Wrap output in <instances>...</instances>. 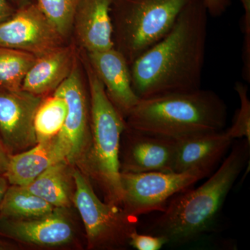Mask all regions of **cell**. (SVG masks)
Listing matches in <instances>:
<instances>
[{"mask_svg": "<svg viewBox=\"0 0 250 250\" xmlns=\"http://www.w3.org/2000/svg\"><path fill=\"white\" fill-rule=\"evenodd\" d=\"M208 15L203 0H192L167 35L130 65L141 100L202 88Z\"/></svg>", "mask_w": 250, "mask_h": 250, "instance_id": "6da1fadb", "label": "cell"}, {"mask_svg": "<svg viewBox=\"0 0 250 250\" xmlns=\"http://www.w3.org/2000/svg\"><path fill=\"white\" fill-rule=\"evenodd\" d=\"M73 177V204L84 225L88 249H125L131 233L137 231V217L127 214L119 206L102 202L82 170L74 167Z\"/></svg>", "mask_w": 250, "mask_h": 250, "instance_id": "8992f818", "label": "cell"}, {"mask_svg": "<svg viewBox=\"0 0 250 250\" xmlns=\"http://www.w3.org/2000/svg\"><path fill=\"white\" fill-rule=\"evenodd\" d=\"M233 141L225 130L177 140L174 172L200 169L210 173L228 152Z\"/></svg>", "mask_w": 250, "mask_h": 250, "instance_id": "2e32d148", "label": "cell"}, {"mask_svg": "<svg viewBox=\"0 0 250 250\" xmlns=\"http://www.w3.org/2000/svg\"><path fill=\"white\" fill-rule=\"evenodd\" d=\"M67 209L55 208L48 214L26 220L0 218V236L42 248L67 246L76 233Z\"/></svg>", "mask_w": 250, "mask_h": 250, "instance_id": "7c38bea8", "label": "cell"}, {"mask_svg": "<svg viewBox=\"0 0 250 250\" xmlns=\"http://www.w3.org/2000/svg\"><path fill=\"white\" fill-rule=\"evenodd\" d=\"M87 62L90 139L88 150L78 165L98 184L106 202L121 207L120 149L126 120L111 103L101 81Z\"/></svg>", "mask_w": 250, "mask_h": 250, "instance_id": "277c9868", "label": "cell"}, {"mask_svg": "<svg viewBox=\"0 0 250 250\" xmlns=\"http://www.w3.org/2000/svg\"><path fill=\"white\" fill-rule=\"evenodd\" d=\"M10 184L4 174H0V206Z\"/></svg>", "mask_w": 250, "mask_h": 250, "instance_id": "83f0119b", "label": "cell"}, {"mask_svg": "<svg viewBox=\"0 0 250 250\" xmlns=\"http://www.w3.org/2000/svg\"><path fill=\"white\" fill-rule=\"evenodd\" d=\"M208 14L212 17H220L231 6V0H203Z\"/></svg>", "mask_w": 250, "mask_h": 250, "instance_id": "d4e9b609", "label": "cell"}, {"mask_svg": "<svg viewBox=\"0 0 250 250\" xmlns=\"http://www.w3.org/2000/svg\"><path fill=\"white\" fill-rule=\"evenodd\" d=\"M8 1L13 5L16 9L23 7V6L33 2L32 0H8Z\"/></svg>", "mask_w": 250, "mask_h": 250, "instance_id": "f1b7e54d", "label": "cell"}, {"mask_svg": "<svg viewBox=\"0 0 250 250\" xmlns=\"http://www.w3.org/2000/svg\"><path fill=\"white\" fill-rule=\"evenodd\" d=\"M18 246L14 243L0 238V250H12L18 249Z\"/></svg>", "mask_w": 250, "mask_h": 250, "instance_id": "f546056e", "label": "cell"}, {"mask_svg": "<svg viewBox=\"0 0 250 250\" xmlns=\"http://www.w3.org/2000/svg\"><path fill=\"white\" fill-rule=\"evenodd\" d=\"M68 155V148L58 134L27 150L11 154L4 175L10 185L27 187L50 166L67 160Z\"/></svg>", "mask_w": 250, "mask_h": 250, "instance_id": "9a60e30c", "label": "cell"}, {"mask_svg": "<svg viewBox=\"0 0 250 250\" xmlns=\"http://www.w3.org/2000/svg\"><path fill=\"white\" fill-rule=\"evenodd\" d=\"M11 155L0 136V174H4L7 170Z\"/></svg>", "mask_w": 250, "mask_h": 250, "instance_id": "484cf974", "label": "cell"}, {"mask_svg": "<svg viewBox=\"0 0 250 250\" xmlns=\"http://www.w3.org/2000/svg\"><path fill=\"white\" fill-rule=\"evenodd\" d=\"M250 145L246 139L235 145L220 168L208 181L170 200L147 233L164 237L167 244L184 245L208 232L248 162Z\"/></svg>", "mask_w": 250, "mask_h": 250, "instance_id": "7a4b0ae2", "label": "cell"}, {"mask_svg": "<svg viewBox=\"0 0 250 250\" xmlns=\"http://www.w3.org/2000/svg\"><path fill=\"white\" fill-rule=\"evenodd\" d=\"M81 0H37L36 4L64 39L72 30L74 16Z\"/></svg>", "mask_w": 250, "mask_h": 250, "instance_id": "7402d4cb", "label": "cell"}, {"mask_svg": "<svg viewBox=\"0 0 250 250\" xmlns=\"http://www.w3.org/2000/svg\"><path fill=\"white\" fill-rule=\"evenodd\" d=\"M16 10L8 0H0V23L11 18Z\"/></svg>", "mask_w": 250, "mask_h": 250, "instance_id": "4316f807", "label": "cell"}, {"mask_svg": "<svg viewBox=\"0 0 250 250\" xmlns=\"http://www.w3.org/2000/svg\"><path fill=\"white\" fill-rule=\"evenodd\" d=\"M65 39L36 3L19 8L0 23V47L41 57L64 45Z\"/></svg>", "mask_w": 250, "mask_h": 250, "instance_id": "ba28073f", "label": "cell"}, {"mask_svg": "<svg viewBox=\"0 0 250 250\" xmlns=\"http://www.w3.org/2000/svg\"><path fill=\"white\" fill-rule=\"evenodd\" d=\"M86 53L88 63L103 83L108 98L126 119L141 99L133 88L130 65L124 55L115 47Z\"/></svg>", "mask_w": 250, "mask_h": 250, "instance_id": "4fadbf2b", "label": "cell"}, {"mask_svg": "<svg viewBox=\"0 0 250 250\" xmlns=\"http://www.w3.org/2000/svg\"><path fill=\"white\" fill-rule=\"evenodd\" d=\"M75 62V51L68 45L60 46L36 57L24 77L22 89L45 98L66 80Z\"/></svg>", "mask_w": 250, "mask_h": 250, "instance_id": "e0dca14e", "label": "cell"}, {"mask_svg": "<svg viewBox=\"0 0 250 250\" xmlns=\"http://www.w3.org/2000/svg\"><path fill=\"white\" fill-rule=\"evenodd\" d=\"M67 113L65 99L56 93L43 98L34 118L37 143L53 139L62 131Z\"/></svg>", "mask_w": 250, "mask_h": 250, "instance_id": "ffe728a7", "label": "cell"}, {"mask_svg": "<svg viewBox=\"0 0 250 250\" xmlns=\"http://www.w3.org/2000/svg\"><path fill=\"white\" fill-rule=\"evenodd\" d=\"M128 127L174 140L220 132L228 122V107L210 90L140 100L126 118Z\"/></svg>", "mask_w": 250, "mask_h": 250, "instance_id": "3957f363", "label": "cell"}, {"mask_svg": "<svg viewBox=\"0 0 250 250\" xmlns=\"http://www.w3.org/2000/svg\"><path fill=\"white\" fill-rule=\"evenodd\" d=\"M42 97L21 89L0 90V136L11 154L37 143L34 118Z\"/></svg>", "mask_w": 250, "mask_h": 250, "instance_id": "30bf717a", "label": "cell"}, {"mask_svg": "<svg viewBox=\"0 0 250 250\" xmlns=\"http://www.w3.org/2000/svg\"><path fill=\"white\" fill-rule=\"evenodd\" d=\"M53 206L34 195L26 187L10 185L0 206V218L26 220L53 211Z\"/></svg>", "mask_w": 250, "mask_h": 250, "instance_id": "d6986e66", "label": "cell"}, {"mask_svg": "<svg viewBox=\"0 0 250 250\" xmlns=\"http://www.w3.org/2000/svg\"><path fill=\"white\" fill-rule=\"evenodd\" d=\"M167 244L164 237L154 235L141 234L135 231L130 236L129 246L137 250H159Z\"/></svg>", "mask_w": 250, "mask_h": 250, "instance_id": "cb8c5ba5", "label": "cell"}, {"mask_svg": "<svg viewBox=\"0 0 250 250\" xmlns=\"http://www.w3.org/2000/svg\"><path fill=\"white\" fill-rule=\"evenodd\" d=\"M73 171L74 166L68 161H60L48 167L26 187L54 208H70L75 192Z\"/></svg>", "mask_w": 250, "mask_h": 250, "instance_id": "ac0fdd59", "label": "cell"}, {"mask_svg": "<svg viewBox=\"0 0 250 250\" xmlns=\"http://www.w3.org/2000/svg\"><path fill=\"white\" fill-rule=\"evenodd\" d=\"M210 172L200 169L183 172H121V208L134 217L163 211L170 197L185 191Z\"/></svg>", "mask_w": 250, "mask_h": 250, "instance_id": "52a82bcc", "label": "cell"}, {"mask_svg": "<svg viewBox=\"0 0 250 250\" xmlns=\"http://www.w3.org/2000/svg\"><path fill=\"white\" fill-rule=\"evenodd\" d=\"M192 0H112L114 47L131 65L167 35Z\"/></svg>", "mask_w": 250, "mask_h": 250, "instance_id": "5b68a950", "label": "cell"}, {"mask_svg": "<svg viewBox=\"0 0 250 250\" xmlns=\"http://www.w3.org/2000/svg\"><path fill=\"white\" fill-rule=\"evenodd\" d=\"M121 172H174L177 141L126 128L122 134Z\"/></svg>", "mask_w": 250, "mask_h": 250, "instance_id": "8fae6325", "label": "cell"}, {"mask_svg": "<svg viewBox=\"0 0 250 250\" xmlns=\"http://www.w3.org/2000/svg\"><path fill=\"white\" fill-rule=\"evenodd\" d=\"M36 59L28 52L0 47V90L22 89L24 77Z\"/></svg>", "mask_w": 250, "mask_h": 250, "instance_id": "44dd1931", "label": "cell"}, {"mask_svg": "<svg viewBox=\"0 0 250 250\" xmlns=\"http://www.w3.org/2000/svg\"><path fill=\"white\" fill-rule=\"evenodd\" d=\"M235 90L240 100V107L233 119L232 126L225 130L233 140L245 138L250 143V101L247 85L237 82Z\"/></svg>", "mask_w": 250, "mask_h": 250, "instance_id": "603a6c76", "label": "cell"}, {"mask_svg": "<svg viewBox=\"0 0 250 250\" xmlns=\"http://www.w3.org/2000/svg\"><path fill=\"white\" fill-rule=\"evenodd\" d=\"M112 0H81L74 16L72 29L86 52L114 47L111 17Z\"/></svg>", "mask_w": 250, "mask_h": 250, "instance_id": "5bb4252c", "label": "cell"}, {"mask_svg": "<svg viewBox=\"0 0 250 250\" xmlns=\"http://www.w3.org/2000/svg\"><path fill=\"white\" fill-rule=\"evenodd\" d=\"M54 93L65 99L67 113L59 137L69 150L67 161L78 165L88 150L90 139V100L83 84L77 61L68 77Z\"/></svg>", "mask_w": 250, "mask_h": 250, "instance_id": "9c48e42d", "label": "cell"}]
</instances>
